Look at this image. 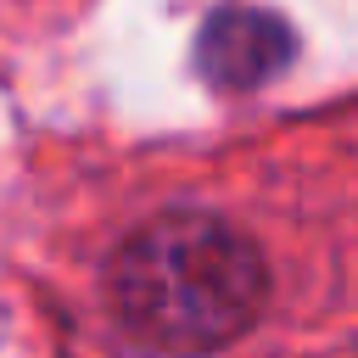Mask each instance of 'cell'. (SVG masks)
<instances>
[{
    "instance_id": "6da1fadb",
    "label": "cell",
    "mask_w": 358,
    "mask_h": 358,
    "mask_svg": "<svg viewBox=\"0 0 358 358\" xmlns=\"http://www.w3.org/2000/svg\"><path fill=\"white\" fill-rule=\"evenodd\" d=\"M106 296L117 324L168 358H201L252 330L268 296L263 252L224 218L179 207L140 224L112 268Z\"/></svg>"
},
{
    "instance_id": "7a4b0ae2",
    "label": "cell",
    "mask_w": 358,
    "mask_h": 358,
    "mask_svg": "<svg viewBox=\"0 0 358 358\" xmlns=\"http://www.w3.org/2000/svg\"><path fill=\"white\" fill-rule=\"evenodd\" d=\"M291 34L280 17L268 11H218L201 39H196V62L218 90H257L263 78H274L291 62Z\"/></svg>"
}]
</instances>
